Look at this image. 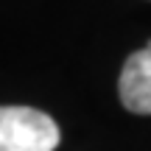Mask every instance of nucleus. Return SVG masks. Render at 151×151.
I'll return each mask as SVG.
<instances>
[{
	"label": "nucleus",
	"instance_id": "obj_1",
	"mask_svg": "<svg viewBox=\"0 0 151 151\" xmlns=\"http://www.w3.org/2000/svg\"><path fill=\"white\" fill-rule=\"evenodd\" d=\"M59 140L50 115L34 106H0V151H56Z\"/></svg>",
	"mask_w": 151,
	"mask_h": 151
},
{
	"label": "nucleus",
	"instance_id": "obj_2",
	"mask_svg": "<svg viewBox=\"0 0 151 151\" xmlns=\"http://www.w3.org/2000/svg\"><path fill=\"white\" fill-rule=\"evenodd\" d=\"M120 104L134 115H151V42L126 59L118 81Z\"/></svg>",
	"mask_w": 151,
	"mask_h": 151
}]
</instances>
